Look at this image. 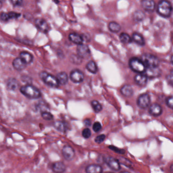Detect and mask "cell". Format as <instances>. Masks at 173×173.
Here are the masks:
<instances>
[{
	"instance_id": "6da1fadb",
	"label": "cell",
	"mask_w": 173,
	"mask_h": 173,
	"mask_svg": "<svg viewBox=\"0 0 173 173\" xmlns=\"http://www.w3.org/2000/svg\"><path fill=\"white\" fill-rule=\"evenodd\" d=\"M173 8L168 0H161L158 3L156 11L159 16L163 18H169L172 14Z\"/></svg>"
},
{
	"instance_id": "7a4b0ae2",
	"label": "cell",
	"mask_w": 173,
	"mask_h": 173,
	"mask_svg": "<svg viewBox=\"0 0 173 173\" xmlns=\"http://www.w3.org/2000/svg\"><path fill=\"white\" fill-rule=\"evenodd\" d=\"M20 91L24 95L30 99L39 98L41 96V93L40 90L31 84L22 86L20 88Z\"/></svg>"
},
{
	"instance_id": "3957f363",
	"label": "cell",
	"mask_w": 173,
	"mask_h": 173,
	"mask_svg": "<svg viewBox=\"0 0 173 173\" xmlns=\"http://www.w3.org/2000/svg\"><path fill=\"white\" fill-rule=\"evenodd\" d=\"M140 59L146 68L158 67L159 66V60L158 58L150 54H144Z\"/></svg>"
},
{
	"instance_id": "277c9868",
	"label": "cell",
	"mask_w": 173,
	"mask_h": 173,
	"mask_svg": "<svg viewBox=\"0 0 173 173\" xmlns=\"http://www.w3.org/2000/svg\"><path fill=\"white\" fill-rule=\"evenodd\" d=\"M39 76L40 79L48 86L52 88H57L59 86V84L56 77L47 72H41Z\"/></svg>"
},
{
	"instance_id": "5b68a950",
	"label": "cell",
	"mask_w": 173,
	"mask_h": 173,
	"mask_svg": "<svg viewBox=\"0 0 173 173\" xmlns=\"http://www.w3.org/2000/svg\"><path fill=\"white\" fill-rule=\"evenodd\" d=\"M129 65L132 71L139 73L145 72L146 68L141 59L138 58H132L130 60Z\"/></svg>"
},
{
	"instance_id": "8992f818",
	"label": "cell",
	"mask_w": 173,
	"mask_h": 173,
	"mask_svg": "<svg viewBox=\"0 0 173 173\" xmlns=\"http://www.w3.org/2000/svg\"><path fill=\"white\" fill-rule=\"evenodd\" d=\"M105 163L112 170L118 171L121 169V166L118 159L110 156H106L104 158Z\"/></svg>"
},
{
	"instance_id": "52a82bcc",
	"label": "cell",
	"mask_w": 173,
	"mask_h": 173,
	"mask_svg": "<svg viewBox=\"0 0 173 173\" xmlns=\"http://www.w3.org/2000/svg\"><path fill=\"white\" fill-rule=\"evenodd\" d=\"M62 155L67 161H71L74 159L75 152L74 150L70 145H65L62 149Z\"/></svg>"
},
{
	"instance_id": "ba28073f",
	"label": "cell",
	"mask_w": 173,
	"mask_h": 173,
	"mask_svg": "<svg viewBox=\"0 0 173 173\" xmlns=\"http://www.w3.org/2000/svg\"><path fill=\"white\" fill-rule=\"evenodd\" d=\"M77 54L82 59H87L90 56V51L89 46L85 44L78 45Z\"/></svg>"
},
{
	"instance_id": "9c48e42d",
	"label": "cell",
	"mask_w": 173,
	"mask_h": 173,
	"mask_svg": "<svg viewBox=\"0 0 173 173\" xmlns=\"http://www.w3.org/2000/svg\"><path fill=\"white\" fill-rule=\"evenodd\" d=\"M71 80L75 83H79L84 80V74L78 69H75L71 72L70 75Z\"/></svg>"
},
{
	"instance_id": "30bf717a",
	"label": "cell",
	"mask_w": 173,
	"mask_h": 173,
	"mask_svg": "<svg viewBox=\"0 0 173 173\" xmlns=\"http://www.w3.org/2000/svg\"><path fill=\"white\" fill-rule=\"evenodd\" d=\"M150 103V98L147 94H143L139 96L137 100V104L142 109H145L149 106Z\"/></svg>"
},
{
	"instance_id": "8fae6325",
	"label": "cell",
	"mask_w": 173,
	"mask_h": 173,
	"mask_svg": "<svg viewBox=\"0 0 173 173\" xmlns=\"http://www.w3.org/2000/svg\"><path fill=\"white\" fill-rule=\"evenodd\" d=\"M35 24L37 28L44 33L48 32L50 27L45 20L42 19H37L35 21Z\"/></svg>"
},
{
	"instance_id": "7c38bea8",
	"label": "cell",
	"mask_w": 173,
	"mask_h": 173,
	"mask_svg": "<svg viewBox=\"0 0 173 173\" xmlns=\"http://www.w3.org/2000/svg\"><path fill=\"white\" fill-rule=\"evenodd\" d=\"M145 72V75L148 78H156L161 75V70L158 67L147 68Z\"/></svg>"
},
{
	"instance_id": "4fadbf2b",
	"label": "cell",
	"mask_w": 173,
	"mask_h": 173,
	"mask_svg": "<svg viewBox=\"0 0 173 173\" xmlns=\"http://www.w3.org/2000/svg\"><path fill=\"white\" fill-rule=\"evenodd\" d=\"M141 5L146 11L152 12L155 8V3L154 0H141Z\"/></svg>"
},
{
	"instance_id": "5bb4252c",
	"label": "cell",
	"mask_w": 173,
	"mask_h": 173,
	"mask_svg": "<svg viewBox=\"0 0 173 173\" xmlns=\"http://www.w3.org/2000/svg\"><path fill=\"white\" fill-rule=\"evenodd\" d=\"M162 112V106L158 103H154L149 107V113L151 115L158 117L161 115Z\"/></svg>"
},
{
	"instance_id": "9a60e30c",
	"label": "cell",
	"mask_w": 173,
	"mask_h": 173,
	"mask_svg": "<svg viewBox=\"0 0 173 173\" xmlns=\"http://www.w3.org/2000/svg\"><path fill=\"white\" fill-rule=\"evenodd\" d=\"M52 171L54 173H64L66 171V167L62 162H56L52 165Z\"/></svg>"
},
{
	"instance_id": "2e32d148",
	"label": "cell",
	"mask_w": 173,
	"mask_h": 173,
	"mask_svg": "<svg viewBox=\"0 0 173 173\" xmlns=\"http://www.w3.org/2000/svg\"><path fill=\"white\" fill-rule=\"evenodd\" d=\"M12 65L16 71H21L25 69L27 64L20 57L16 58L13 60Z\"/></svg>"
},
{
	"instance_id": "e0dca14e",
	"label": "cell",
	"mask_w": 173,
	"mask_h": 173,
	"mask_svg": "<svg viewBox=\"0 0 173 173\" xmlns=\"http://www.w3.org/2000/svg\"><path fill=\"white\" fill-rule=\"evenodd\" d=\"M134 80L136 84L141 87H144L146 86L147 83L148 77H147L145 75H142L141 73H139L138 75H136L135 78Z\"/></svg>"
},
{
	"instance_id": "ac0fdd59",
	"label": "cell",
	"mask_w": 173,
	"mask_h": 173,
	"mask_svg": "<svg viewBox=\"0 0 173 173\" xmlns=\"http://www.w3.org/2000/svg\"><path fill=\"white\" fill-rule=\"evenodd\" d=\"M85 172L86 173H102L103 170L100 165L91 164L86 167Z\"/></svg>"
},
{
	"instance_id": "d6986e66",
	"label": "cell",
	"mask_w": 173,
	"mask_h": 173,
	"mask_svg": "<svg viewBox=\"0 0 173 173\" xmlns=\"http://www.w3.org/2000/svg\"><path fill=\"white\" fill-rule=\"evenodd\" d=\"M54 128L61 132H66L69 129L68 124L65 122L61 121L55 122H54Z\"/></svg>"
},
{
	"instance_id": "ffe728a7",
	"label": "cell",
	"mask_w": 173,
	"mask_h": 173,
	"mask_svg": "<svg viewBox=\"0 0 173 173\" xmlns=\"http://www.w3.org/2000/svg\"><path fill=\"white\" fill-rule=\"evenodd\" d=\"M69 39L72 42L78 45L83 44L84 41L82 36L75 32L71 33L69 35Z\"/></svg>"
},
{
	"instance_id": "44dd1931",
	"label": "cell",
	"mask_w": 173,
	"mask_h": 173,
	"mask_svg": "<svg viewBox=\"0 0 173 173\" xmlns=\"http://www.w3.org/2000/svg\"><path fill=\"white\" fill-rule=\"evenodd\" d=\"M19 83L18 80L15 78H10L7 80V89L10 91H15L19 88Z\"/></svg>"
},
{
	"instance_id": "7402d4cb",
	"label": "cell",
	"mask_w": 173,
	"mask_h": 173,
	"mask_svg": "<svg viewBox=\"0 0 173 173\" xmlns=\"http://www.w3.org/2000/svg\"><path fill=\"white\" fill-rule=\"evenodd\" d=\"M132 41H134V42L140 46H143L145 45V41L144 38L142 35L139 34L138 32H134V34H132Z\"/></svg>"
},
{
	"instance_id": "603a6c76",
	"label": "cell",
	"mask_w": 173,
	"mask_h": 173,
	"mask_svg": "<svg viewBox=\"0 0 173 173\" xmlns=\"http://www.w3.org/2000/svg\"><path fill=\"white\" fill-rule=\"evenodd\" d=\"M19 57L23 60L25 64H31L33 60V56L29 52L27 51H23L19 54Z\"/></svg>"
},
{
	"instance_id": "cb8c5ba5",
	"label": "cell",
	"mask_w": 173,
	"mask_h": 173,
	"mask_svg": "<svg viewBox=\"0 0 173 173\" xmlns=\"http://www.w3.org/2000/svg\"><path fill=\"white\" fill-rule=\"evenodd\" d=\"M120 92L124 96L131 97L133 95L134 91L130 84H125L121 88Z\"/></svg>"
},
{
	"instance_id": "d4e9b609",
	"label": "cell",
	"mask_w": 173,
	"mask_h": 173,
	"mask_svg": "<svg viewBox=\"0 0 173 173\" xmlns=\"http://www.w3.org/2000/svg\"><path fill=\"white\" fill-rule=\"evenodd\" d=\"M56 77L59 84L65 85L68 83V79H69L68 75L65 72H61L58 73Z\"/></svg>"
},
{
	"instance_id": "484cf974",
	"label": "cell",
	"mask_w": 173,
	"mask_h": 173,
	"mask_svg": "<svg viewBox=\"0 0 173 173\" xmlns=\"http://www.w3.org/2000/svg\"><path fill=\"white\" fill-rule=\"evenodd\" d=\"M108 27L110 31L114 33H117L121 30V26L115 21H111L109 23Z\"/></svg>"
},
{
	"instance_id": "4316f807",
	"label": "cell",
	"mask_w": 173,
	"mask_h": 173,
	"mask_svg": "<svg viewBox=\"0 0 173 173\" xmlns=\"http://www.w3.org/2000/svg\"><path fill=\"white\" fill-rule=\"evenodd\" d=\"M145 17V13L141 10H136L132 14L133 19L136 22H141L143 21Z\"/></svg>"
},
{
	"instance_id": "83f0119b",
	"label": "cell",
	"mask_w": 173,
	"mask_h": 173,
	"mask_svg": "<svg viewBox=\"0 0 173 173\" xmlns=\"http://www.w3.org/2000/svg\"><path fill=\"white\" fill-rule=\"evenodd\" d=\"M86 69L93 73H96L97 72V65L93 61H90L86 65Z\"/></svg>"
},
{
	"instance_id": "f1b7e54d",
	"label": "cell",
	"mask_w": 173,
	"mask_h": 173,
	"mask_svg": "<svg viewBox=\"0 0 173 173\" xmlns=\"http://www.w3.org/2000/svg\"><path fill=\"white\" fill-rule=\"evenodd\" d=\"M120 41L124 44H129L132 42V38L127 33L123 32L119 35Z\"/></svg>"
},
{
	"instance_id": "f546056e",
	"label": "cell",
	"mask_w": 173,
	"mask_h": 173,
	"mask_svg": "<svg viewBox=\"0 0 173 173\" xmlns=\"http://www.w3.org/2000/svg\"><path fill=\"white\" fill-rule=\"evenodd\" d=\"M92 107L96 113H100L103 109L102 106L99 102L97 100H93L91 102Z\"/></svg>"
},
{
	"instance_id": "4dcf8cb0",
	"label": "cell",
	"mask_w": 173,
	"mask_h": 173,
	"mask_svg": "<svg viewBox=\"0 0 173 173\" xmlns=\"http://www.w3.org/2000/svg\"><path fill=\"white\" fill-rule=\"evenodd\" d=\"M41 116L44 120H47V121H51V120H53V118H54L53 115L48 111L41 112Z\"/></svg>"
},
{
	"instance_id": "1f68e13d",
	"label": "cell",
	"mask_w": 173,
	"mask_h": 173,
	"mask_svg": "<svg viewBox=\"0 0 173 173\" xmlns=\"http://www.w3.org/2000/svg\"><path fill=\"white\" fill-rule=\"evenodd\" d=\"M82 136L85 138V139H88L92 135V132L90 130L89 128H85L83 130L82 133Z\"/></svg>"
},
{
	"instance_id": "d6a6232c",
	"label": "cell",
	"mask_w": 173,
	"mask_h": 173,
	"mask_svg": "<svg viewBox=\"0 0 173 173\" xmlns=\"http://www.w3.org/2000/svg\"><path fill=\"white\" fill-rule=\"evenodd\" d=\"M111 150L114 151V152H116L118 154H124L125 153V150L123 149H120L119 148L114 146L113 145H111L109 146Z\"/></svg>"
},
{
	"instance_id": "836d02e7",
	"label": "cell",
	"mask_w": 173,
	"mask_h": 173,
	"mask_svg": "<svg viewBox=\"0 0 173 173\" xmlns=\"http://www.w3.org/2000/svg\"><path fill=\"white\" fill-rule=\"evenodd\" d=\"M102 125L100 122H94L93 126V129L95 132H98L101 130Z\"/></svg>"
},
{
	"instance_id": "e575fe53",
	"label": "cell",
	"mask_w": 173,
	"mask_h": 173,
	"mask_svg": "<svg viewBox=\"0 0 173 173\" xmlns=\"http://www.w3.org/2000/svg\"><path fill=\"white\" fill-rule=\"evenodd\" d=\"M118 161L119 162L120 164H122V165H125V166L128 167H130V165H131V162L128 159H125L124 158L121 157L118 159Z\"/></svg>"
},
{
	"instance_id": "d590c367",
	"label": "cell",
	"mask_w": 173,
	"mask_h": 173,
	"mask_svg": "<svg viewBox=\"0 0 173 173\" xmlns=\"http://www.w3.org/2000/svg\"><path fill=\"white\" fill-rule=\"evenodd\" d=\"M106 139V136L104 134H101V135L97 136L96 138H95V142L98 144L102 143V142L104 141Z\"/></svg>"
},
{
	"instance_id": "8d00e7d4",
	"label": "cell",
	"mask_w": 173,
	"mask_h": 173,
	"mask_svg": "<svg viewBox=\"0 0 173 173\" xmlns=\"http://www.w3.org/2000/svg\"><path fill=\"white\" fill-rule=\"evenodd\" d=\"M9 19H17L21 16V14L20 13H16L15 12H10L8 13Z\"/></svg>"
},
{
	"instance_id": "74e56055",
	"label": "cell",
	"mask_w": 173,
	"mask_h": 173,
	"mask_svg": "<svg viewBox=\"0 0 173 173\" xmlns=\"http://www.w3.org/2000/svg\"><path fill=\"white\" fill-rule=\"evenodd\" d=\"M9 19H9V17L8 13L2 12V13L0 14V20H1V21L6 22V21H8Z\"/></svg>"
},
{
	"instance_id": "f35d334b",
	"label": "cell",
	"mask_w": 173,
	"mask_h": 173,
	"mask_svg": "<svg viewBox=\"0 0 173 173\" xmlns=\"http://www.w3.org/2000/svg\"><path fill=\"white\" fill-rule=\"evenodd\" d=\"M166 103L167 106L170 108V109H173V98L172 96H170L167 97L166 100Z\"/></svg>"
},
{
	"instance_id": "ab89813d",
	"label": "cell",
	"mask_w": 173,
	"mask_h": 173,
	"mask_svg": "<svg viewBox=\"0 0 173 173\" xmlns=\"http://www.w3.org/2000/svg\"><path fill=\"white\" fill-rule=\"evenodd\" d=\"M71 59H72V62H73V63L75 64H79L81 62L82 58H81L78 55L77 56L74 55L72 57Z\"/></svg>"
},
{
	"instance_id": "60d3db41",
	"label": "cell",
	"mask_w": 173,
	"mask_h": 173,
	"mask_svg": "<svg viewBox=\"0 0 173 173\" xmlns=\"http://www.w3.org/2000/svg\"><path fill=\"white\" fill-rule=\"evenodd\" d=\"M10 1L14 6H19L23 4V0H10Z\"/></svg>"
},
{
	"instance_id": "b9f144b4",
	"label": "cell",
	"mask_w": 173,
	"mask_h": 173,
	"mask_svg": "<svg viewBox=\"0 0 173 173\" xmlns=\"http://www.w3.org/2000/svg\"><path fill=\"white\" fill-rule=\"evenodd\" d=\"M167 80L168 83L170 84L172 86V84H173V73H172V72H171V73L167 76Z\"/></svg>"
},
{
	"instance_id": "7bdbcfd3",
	"label": "cell",
	"mask_w": 173,
	"mask_h": 173,
	"mask_svg": "<svg viewBox=\"0 0 173 173\" xmlns=\"http://www.w3.org/2000/svg\"><path fill=\"white\" fill-rule=\"evenodd\" d=\"M83 123L84 124V125L86 126V127H89L90 126L92 125V122H91V121H90L89 119H85V120L83 122Z\"/></svg>"
},
{
	"instance_id": "ee69618b",
	"label": "cell",
	"mask_w": 173,
	"mask_h": 173,
	"mask_svg": "<svg viewBox=\"0 0 173 173\" xmlns=\"http://www.w3.org/2000/svg\"><path fill=\"white\" fill-rule=\"evenodd\" d=\"M2 6V2H0V8H1Z\"/></svg>"
},
{
	"instance_id": "f6af8a7d",
	"label": "cell",
	"mask_w": 173,
	"mask_h": 173,
	"mask_svg": "<svg viewBox=\"0 0 173 173\" xmlns=\"http://www.w3.org/2000/svg\"><path fill=\"white\" fill-rule=\"evenodd\" d=\"M120 173H128V172H120Z\"/></svg>"
},
{
	"instance_id": "bcb514c9",
	"label": "cell",
	"mask_w": 173,
	"mask_h": 173,
	"mask_svg": "<svg viewBox=\"0 0 173 173\" xmlns=\"http://www.w3.org/2000/svg\"><path fill=\"white\" fill-rule=\"evenodd\" d=\"M5 0H0V2H3V1H4Z\"/></svg>"
},
{
	"instance_id": "7dc6e473",
	"label": "cell",
	"mask_w": 173,
	"mask_h": 173,
	"mask_svg": "<svg viewBox=\"0 0 173 173\" xmlns=\"http://www.w3.org/2000/svg\"><path fill=\"white\" fill-rule=\"evenodd\" d=\"M112 173V172H107V173Z\"/></svg>"
}]
</instances>
